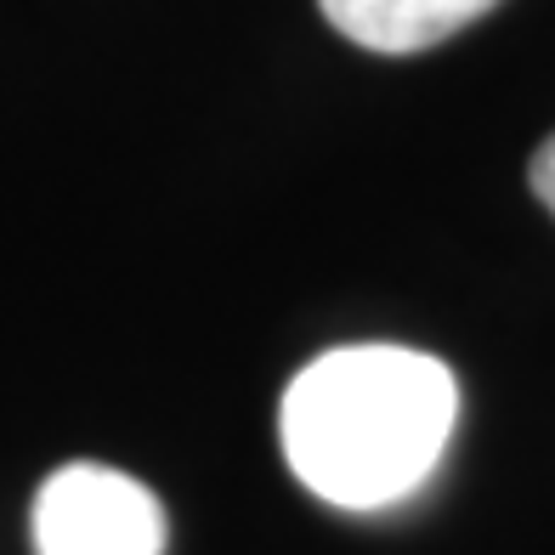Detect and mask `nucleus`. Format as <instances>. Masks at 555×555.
Here are the masks:
<instances>
[{
    "label": "nucleus",
    "mask_w": 555,
    "mask_h": 555,
    "mask_svg": "<svg viewBox=\"0 0 555 555\" xmlns=\"http://www.w3.org/2000/svg\"><path fill=\"white\" fill-rule=\"evenodd\" d=\"M527 188H533V198L555 216V131L539 142V154H533V165H527Z\"/></svg>",
    "instance_id": "nucleus-4"
},
{
    "label": "nucleus",
    "mask_w": 555,
    "mask_h": 555,
    "mask_svg": "<svg viewBox=\"0 0 555 555\" xmlns=\"http://www.w3.org/2000/svg\"><path fill=\"white\" fill-rule=\"evenodd\" d=\"M460 386L448 363L409 346H335L289 380L278 409L300 488L340 511H386L442 465Z\"/></svg>",
    "instance_id": "nucleus-1"
},
{
    "label": "nucleus",
    "mask_w": 555,
    "mask_h": 555,
    "mask_svg": "<svg viewBox=\"0 0 555 555\" xmlns=\"http://www.w3.org/2000/svg\"><path fill=\"white\" fill-rule=\"evenodd\" d=\"M40 555H165V504L108 465H63L35 493Z\"/></svg>",
    "instance_id": "nucleus-2"
},
{
    "label": "nucleus",
    "mask_w": 555,
    "mask_h": 555,
    "mask_svg": "<svg viewBox=\"0 0 555 555\" xmlns=\"http://www.w3.org/2000/svg\"><path fill=\"white\" fill-rule=\"evenodd\" d=\"M493 7L499 0H318L335 35L386 57L431 52L448 35L470 29L476 17H488Z\"/></svg>",
    "instance_id": "nucleus-3"
}]
</instances>
